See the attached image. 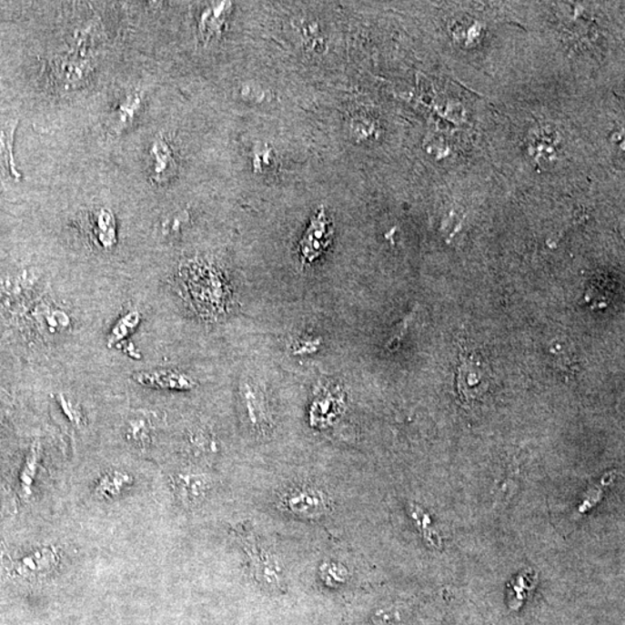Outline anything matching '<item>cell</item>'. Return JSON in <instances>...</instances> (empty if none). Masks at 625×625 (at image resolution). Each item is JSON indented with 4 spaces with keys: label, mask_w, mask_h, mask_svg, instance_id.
<instances>
[{
    "label": "cell",
    "mask_w": 625,
    "mask_h": 625,
    "mask_svg": "<svg viewBox=\"0 0 625 625\" xmlns=\"http://www.w3.org/2000/svg\"><path fill=\"white\" fill-rule=\"evenodd\" d=\"M38 278L35 270L23 269L0 279V313L12 318L24 317L35 295Z\"/></svg>",
    "instance_id": "cell-1"
},
{
    "label": "cell",
    "mask_w": 625,
    "mask_h": 625,
    "mask_svg": "<svg viewBox=\"0 0 625 625\" xmlns=\"http://www.w3.org/2000/svg\"><path fill=\"white\" fill-rule=\"evenodd\" d=\"M490 371L476 352L462 356L459 367L458 387L466 405L482 399L490 387Z\"/></svg>",
    "instance_id": "cell-2"
},
{
    "label": "cell",
    "mask_w": 625,
    "mask_h": 625,
    "mask_svg": "<svg viewBox=\"0 0 625 625\" xmlns=\"http://www.w3.org/2000/svg\"><path fill=\"white\" fill-rule=\"evenodd\" d=\"M284 508L297 517L316 519L325 516L331 509V499L326 491L316 486L291 489L283 499Z\"/></svg>",
    "instance_id": "cell-3"
},
{
    "label": "cell",
    "mask_w": 625,
    "mask_h": 625,
    "mask_svg": "<svg viewBox=\"0 0 625 625\" xmlns=\"http://www.w3.org/2000/svg\"><path fill=\"white\" fill-rule=\"evenodd\" d=\"M333 234V227L321 207L300 241L301 259L305 265L316 261L328 248Z\"/></svg>",
    "instance_id": "cell-4"
},
{
    "label": "cell",
    "mask_w": 625,
    "mask_h": 625,
    "mask_svg": "<svg viewBox=\"0 0 625 625\" xmlns=\"http://www.w3.org/2000/svg\"><path fill=\"white\" fill-rule=\"evenodd\" d=\"M16 127L18 118L10 113L0 112V185L18 182L21 178L13 156Z\"/></svg>",
    "instance_id": "cell-5"
},
{
    "label": "cell",
    "mask_w": 625,
    "mask_h": 625,
    "mask_svg": "<svg viewBox=\"0 0 625 625\" xmlns=\"http://www.w3.org/2000/svg\"><path fill=\"white\" fill-rule=\"evenodd\" d=\"M59 562L57 551L51 547L41 548L24 557L13 565L16 575L24 578H37L49 575Z\"/></svg>",
    "instance_id": "cell-6"
},
{
    "label": "cell",
    "mask_w": 625,
    "mask_h": 625,
    "mask_svg": "<svg viewBox=\"0 0 625 625\" xmlns=\"http://www.w3.org/2000/svg\"><path fill=\"white\" fill-rule=\"evenodd\" d=\"M254 572L257 581L269 590H279L284 585V569L277 557L269 551H258L255 555Z\"/></svg>",
    "instance_id": "cell-7"
},
{
    "label": "cell",
    "mask_w": 625,
    "mask_h": 625,
    "mask_svg": "<svg viewBox=\"0 0 625 625\" xmlns=\"http://www.w3.org/2000/svg\"><path fill=\"white\" fill-rule=\"evenodd\" d=\"M134 379L138 384L152 387V388L189 389L194 387V381L189 378L174 372H140L135 374Z\"/></svg>",
    "instance_id": "cell-8"
},
{
    "label": "cell",
    "mask_w": 625,
    "mask_h": 625,
    "mask_svg": "<svg viewBox=\"0 0 625 625\" xmlns=\"http://www.w3.org/2000/svg\"><path fill=\"white\" fill-rule=\"evenodd\" d=\"M210 489V482L202 475H180L176 479V490L185 503L193 505L201 503Z\"/></svg>",
    "instance_id": "cell-9"
},
{
    "label": "cell",
    "mask_w": 625,
    "mask_h": 625,
    "mask_svg": "<svg viewBox=\"0 0 625 625\" xmlns=\"http://www.w3.org/2000/svg\"><path fill=\"white\" fill-rule=\"evenodd\" d=\"M133 482V479L120 470L109 471L99 479L96 487V496L99 499H113L120 496L127 486Z\"/></svg>",
    "instance_id": "cell-10"
},
{
    "label": "cell",
    "mask_w": 625,
    "mask_h": 625,
    "mask_svg": "<svg viewBox=\"0 0 625 625\" xmlns=\"http://www.w3.org/2000/svg\"><path fill=\"white\" fill-rule=\"evenodd\" d=\"M41 459V446L40 442L35 441L32 445L31 449L25 457L23 470L20 475V490L21 496L25 499L32 496V487L34 479L37 474L38 463Z\"/></svg>",
    "instance_id": "cell-11"
},
{
    "label": "cell",
    "mask_w": 625,
    "mask_h": 625,
    "mask_svg": "<svg viewBox=\"0 0 625 625\" xmlns=\"http://www.w3.org/2000/svg\"><path fill=\"white\" fill-rule=\"evenodd\" d=\"M32 318L36 326H40L42 330L49 334L64 328L69 323L66 314L58 309L37 308Z\"/></svg>",
    "instance_id": "cell-12"
},
{
    "label": "cell",
    "mask_w": 625,
    "mask_h": 625,
    "mask_svg": "<svg viewBox=\"0 0 625 625\" xmlns=\"http://www.w3.org/2000/svg\"><path fill=\"white\" fill-rule=\"evenodd\" d=\"M95 234L102 247L107 248L116 242L114 217L109 211L101 210L95 219Z\"/></svg>",
    "instance_id": "cell-13"
},
{
    "label": "cell",
    "mask_w": 625,
    "mask_h": 625,
    "mask_svg": "<svg viewBox=\"0 0 625 625\" xmlns=\"http://www.w3.org/2000/svg\"><path fill=\"white\" fill-rule=\"evenodd\" d=\"M321 580L331 588H338L347 581L348 572L342 563L329 560V562L323 563L320 568Z\"/></svg>",
    "instance_id": "cell-14"
},
{
    "label": "cell",
    "mask_w": 625,
    "mask_h": 625,
    "mask_svg": "<svg viewBox=\"0 0 625 625\" xmlns=\"http://www.w3.org/2000/svg\"><path fill=\"white\" fill-rule=\"evenodd\" d=\"M140 107V97L138 96H127V99L123 102L118 108L116 120H115V127H125L127 123L134 120V115L137 113Z\"/></svg>",
    "instance_id": "cell-15"
},
{
    "label": "cell",
    "mask_w": 625,
    "mask_h": 625,
    "mask_svg": "<svg viewBox=\"0 0 625 625\" xmlns=\"http://www.w3.org/2000/svg\"><path fill=\"white\" fill-rule=\"evenodd\" d=\"M148 436H150V428L146 418L139 417L130 420L129 428H127V437L129 439L136 442V444H146Z\"/></svg>",
    "instance_id": "cell-16"
},
{
    "label": "cell",
    "mask_w": 625,
    "mask_h": 625,
    "mask_svg": "<svg viewBox=\"0 0 625 625\" xmlns=\"http://www.w3.org/2000/svg\"><path fill=\"white\" fill-rule=\"evenodd\" d=\"M166 143L163 140H159L155 144L152 148V155L155 156V172L156 176L164 177L165 174L168 171V163L166 161L171 160L169 158V152L167 151V146H165Z\"/></svg>",
    "instance_id": "cell-17"
},
{
    "label": "cell",
    "mask_w": 625,
    "mask_h": 625,
    "mask_svg": "<svg viewBox=\"0 0 625 625\" xmlns=\"http://www.w3.org/2000/svg\"><path fill=\"white\" fill-rule=\"evenodd\" d=\"M137 322L138 318L135 313H131L129 316H126V318H123V320L118 323L116 328H115L112 341H118V338H121L122 336L127 335L129 330L133 329L134 327L137 325Z\"/></svg>",
    "instance_id": "cell-18"
},
{
    "label": "cell",
    "mask_w": 625,
    "mask_h": 625,
    "mask_svg": "<svg viewBox=\"0 0 625 625\" xmlns=\"http://www.w3.org/2000/svg\"><path fill=\"white\" fill-rule=\"evenodd\" d=\"M15 409V399L5 389L0 388V423L6 420Z\"/></svg>",
    "instance_id": "cell-19"
},
{
    "label": "cell",
    "mask_w": 625,
    "mask_h": 625,
    "mask_svg": "<svg viewBox=\"0 0 625 625\" xmlns=\"http://www.w3.org/2000/svg\"><path fill=\"white\" fill-rule=\"evenodd\" d=\"M59 403H61L63 411L69 417L72 423L78 425L82 422V411H80V408H76L70 399L64 397L59 398Z\"/></svg>",
    "instance_id": "cell-20"
}]
</instances>
